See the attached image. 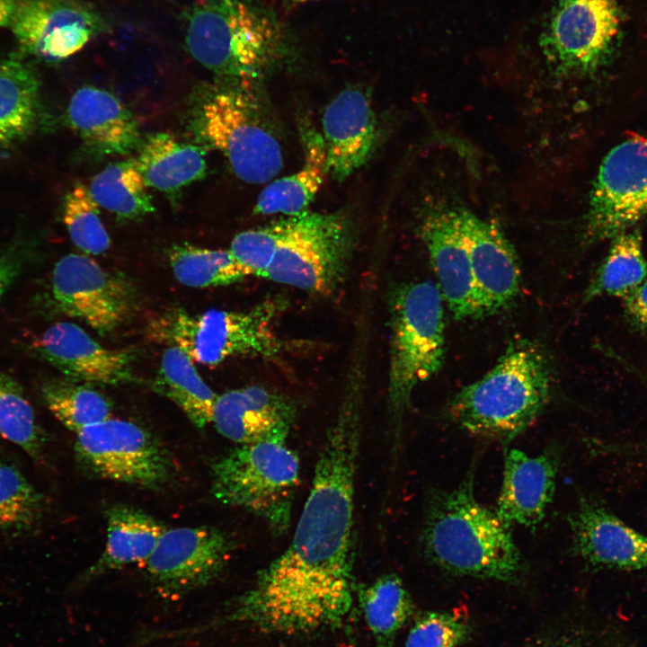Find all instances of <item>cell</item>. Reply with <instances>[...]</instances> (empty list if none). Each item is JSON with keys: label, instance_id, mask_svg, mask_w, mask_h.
Instances as JSON below:
<instances>
[{"label": "cell", "instance_id": "1", "mask_svg": "<svg viewBox=\"0 0 647 647\" xmlns=\"http://www.w3.org/2000/svg\"><path fill=\"white\" fill-rule=\"evenodd\" d=\"M363 395L362 385L346 384L290 544L214 618L216 625L241 623L267 634L294 635L344 623L353 603Z\"/></svg>", "mask_w": 647, "mask_h": 647}, {"label": "cell", "instance_id": "2", "mask_svg": "<svg viewBox=\"0 0 647 647\" xmlns=\"http://www.w3.org/2000/svg\"><path fill=\"white\" fill-rule=\"evenodd\" d=\"M474 465L449 491L428 496L421 543L426 557L454 575L519 583L525 561L510 528L474 497Z\"/></svg>", "mask_w": 647, "mask_h": 647}, {"label": "cell", "instance_id": "3", "mask_svg": "<svg viewBox=\"0 0 647 647\" xmlns=\"http://www.w3.org/2000/svg\"><path fill=\"white\" fill-rule=\"evenodd\" d=\"M552 386L545 349L533 340L516 338L487 373L452 397L448 412L469 433L510 442L538 417Z\"/></svg>", "mask_w": 647, "mask_h": 647}, {"label": "cell", "instance_id": "4", "mask_svg": "<svg viewBox=\"0 0 647 647\" xmlns=\"http://www.w3.org/2000/svg\"><path fill=\"white\" fill-rule=\"evenodd\" d=\"M184 18L189 53L224 79L251 81L289 48L276 15L253 0H198Z\"/></svg>", "mask_w": 647, "mask_h": 647}, {"label": "cell", "instance_id": "5", "mask_svg": "<svg viewBox=\"0 0 647 647\" xmlns=\"http://www.w3.org/2000/svg\"><path fill=\"white\" fill-rule=\"evenodd\" d=\"M390 352L387 404L394 462L413 390L437 375L446 357L444 301L430 280L395 285L388 296Z\"/></svg>", "mask_w": 647, "mask_h": 647}, {"label": "cell", "instance_id": "6", "mask_svg": "<svg viewBox=\"0 0 647 647\" xmlns=\"http://www.w3.org/2000/svg\"><path fill=\"white\" fill-rule=\"evenodd\" d=\"M287 307L278 296L248 311L211 309L191 314L182 309L165 313L153 324L155 337L184 350L197 363L213 367L238 356L274 359L292 345L273 326Z\"/></svg>", "mask_w": 647, "mask_h": 647}, {"label": "cell", "instance_id": "7", "mask_svg": "<svg viewBox=\"0 0 647 647\" xmlns=\"http://www.w3.org/2000/svg\"><path fill=\"white\" fill-rule=\"evenodd\" d=\"M299 459L286 442L244 444L211 465V491L223 504L247 510L274 535L290 526Z\"/></svg>", "mask_w": 647, "mask_h": 647}, {"label": "cell", "instance_id": "8", "mask_svg": "<svg viewBox=\"0 0 647 647\" xmlns=\"http://www.w3.org/2000/svg\"><path fill=\"white\" fill-rule=\"evenodd\" d=\"M276 224L278 246L263 277L313 293L337 290L354 246L352 226L345 216L306 210Z\"/></svg>", "mask_w": 647, "mask_h": 647}, {"label": "cell", "instance_id": "9", "mask_svg": "<svg viewBox=\"0 0 647 647\" xmlns=\"http://www.w3.org/2000/svg\"><path fill=\"white\" fill-rule=\"evenodd\" d=\"M539 45L554 74L588 75L609 62L621 32L617 0H558Z\"/></svg>", "mask_w": 647, "mask_h": 647}, {"label": "cell", "instance_id": "10", "mask_svg": "<svg viewBox=\"0 0 647 647\" xmlns=\"http://www.w3.org/2000/svg\"><path fill=\"white\" fill-rule=\"evenodd\" d=\"M258 108L244 93L227 90L212 96L199 113L202 137L250 184L270 181L283 165L279 142Z\"/></svg>", "mask_w": 647, "mask_h": 647}, {"label": "cell", "instance_id": "11", "mask_svg": "<svg viewBox=\"0 0 647 647\" xmlns=\"http://www.w3.org/2000/svg\"><path fill=\"white\" fill-rule=\"evenodd\" d=\"M75 456L93 477L145 488L165 484L173 473L166 449L143 427L107 419L76 433Z\"/></svg>", "mask_w": 647, "mask_h": 647}, {"label": "cell", "instance_id": "12", "mask_svg": "<svg viewBox=\"0 0 647 647\" xmlns=\"http://www.w3.org/2000/svg\"><path fill=\"white\" fill-rule=\"evenodd\" d=\"M647 216V131L614 146L600 164L583 220L594 244L631 229Z\"/></svg>", "mask_w": 647, "mask_h": 647}, {"label": "cell", "instance_id": "13", "mask_svg": "<svg viewBox=\"0 0 647 647\" xmlns=\"http://www.w3.org/2000/svg\"><path fill=\"white\" fill-rule=\"evenodd\" d=\"M235 545L208 526L165 529L146 562L147 575L164 598H180L207 586L223 571Z\"/></svg>", "mask_w": 647, "mask_h": 647}, {"label": "cell", "instance_id": "14", "mask_svg": "<svg viewBox=\"0 0 647 647\" xmlns=\"http://www.w3.org/2000/svg\"><path fill=\"white\" fill-rule=\"evenodd\" d=\"M10 28L23 52L54 63L81 50L109 24L81 0H17Z\"/></svg>", "mask_w": 647, "mask_h": 647}, {"label": "cell", "instance_id": "15", "mask_svg": "<svg viewBox=\"0 0 647 647\" xmlns=\"http://www.w3.org/2000/svg\"><path fill=\"white\" fill-rule=\"evenodd\" d=\"M52 293L58 306L101 334L120 326L134 303L131 286L84 254H67L55 265Z\"/></svg>", "mask_w": 647, "mask_h": 647}, {"label": "cell", "instance_id": "16", "mask_svg": "<svg viewBox=\"0 0 647 647\" xmlns=\"http://www.w3.org/2000/svg\"><path fill=\"white\" fill-rule=\"evenodd\" d=\"M420 235L437 287L453 317L460 321L483 318L456 208L439 206L428 210L421 221Z\"/></svg>", "mask_w": 647, "mask_h": 647}, {"label": "cell", "instance_id": "17", "mask_svg": "<svg viewBox=\"0 0 647 647\" xmlns=\"http://www.w3.org/2000/svg\"><path fill=\"white\" fill-rule=\"evenodd\" d=\"M483 317L510 306L521 284L515 249L497 224L456 208Z\"/></svg>", "mask_w": 647, "mask_h": 647}, {"label": "cell", "instance_id": "18", "mask_svg": "<svg viewBox=\"0 0 647 647\" xmlns=\"http://www.w3.org/2000/svg\"><path fill=\"white\" fill-rule=\"evenodd\" d=\"M567 520L572 552L589 569H647V536L626 525L596 499L581 495Z\"/></svg>", "mask_w": 647, "mask_h": 647}, {"label": "cell", "instance_id": "19", "mask_svg": "<svg viewBox=\"0 0 647 647\" xmlns=\"http://www.w3.org/2000/svg\"><path fill=\"white\" fill-rule=\"evenodd\" d=\"M296 415L290 397L249 386L217 395L211 422L221 435L239 445L286 442Z\"/></svg>", "mask_w": 647, "mask_h": 647}, {"label": "cell", "instance_id": "20", "mask_svg": "<svg viewBox=\"0 0 647 647\" xmlns=\"http://www.w3.org/2000/svg\"><path fill=\"white\" fill-rule=\"evenodd\" d=\"M560 458V450L554 446L536 456L517 448L505 453L495 512L506 527L534 528L543 521L554 497Z\"/></svg>", "mask_w": 647, "mask_h": 647}, {"label": "cell", "instance_id": "21", "mask_svg": "<svg viewBox=\"0 0 647 647\" xmlns=\"http://www.w3.org/2000/svg\"><path fill=\"white\" fill-rule=\"evenodd\" d=\"M322 125L328 173L341 182L366 164L377 143V121L366 93L358 87L340 92L326 106Z\"/></svg>", "mask_w": 647, "mask_h": 647}, {"label": "cell", "instance_id": "22", "mask_svg": "<svg viewBox=\"0 0 647 647\" xmlns=\"http://www.w3.org/2000/svg\"><path fill=\"white\" fill-rule=\"evenodd\" d=\"M40 355L67 378L99 385H118L133 377V356L103 347L83 328L58 322L40 338Z\"/></svg>", "mask_w": 647, "mask_h": 647}, {"label": "cell", "instance_id": "23", "mask_svg": "<svg viewBox=\"0 0 647 647\" xmlns=\"http://www.w3.org/2000/svg\"><path fill=\"white\" fill-rule=\"evenodd\" d=\"M66 119L84 143L102 155H129L141 141L131 111L104 89L79 88L69 102Z\"/></svg>", "mask_w": 647, "mask_h": 647}, {"label": "cell", "instance_id": "24", "mask_svg": "<svg viewBox=\"0 0 647 647\" xmlns=\"http://www.w3.org/2000/svg\"><path fill=\"white\" fill-rule=\"evenodd\" d=\"M106 518L104 549L84 575V582L129 564L146 563L166 529L148 513L126 504L110 507Z\"/></svg>", "mask_w": 647, "mask_h": 647}, {"label": "cell", "instance_id": "25", "mask_svg": "<svg viewBox=\"0 0 647 647\" xmlns=\"http://www.w3.org/2000/svg\"><path fill=\"white\" fill-rule=\"evenodd\" d=\"M36 70L18 58H0V151L22 142L41 116Z\"/></svg>", "mask_w": 647, "mask_h": 647}, {"label": "cell", "instance_id": "26", "mask_svg": "<svg viewBox=\"0 0 647 647\" xmlns=\"http://www.w3.org/2000/svg\"><path fill=\"white\" fill-rule=\"evenodd\" d=\"M136 161L146 186L167 193L202 179L207 171L200 147L163 132L145 139Z\"/></svg>", "mask_w": 647, "mask_h": 647}, {"label": "cell", "instance_id": "27", "mask_svg": "<svg viewBox=\"0 0 647 647\" xmlns=\"http://www.w3.org/2000/svg\"><path fill=\"white\" fill-rule=\"evenodd\" d=\"M304 146L305 160L302 167L293 174L269 183L258 196L255 214L280 213L293 217L306 211L328 171L322 135L314 129L306 130Z\"/></svg>", "mask_w": 647, "mask_h": 647}, {"label": "cell", "instance_id": "28", "mask_svg": "<svg viewBox=\"0 0 647 647\" xmlns=\"http://www.w3.org/2000/svg\"><path fill=\"white\" fill-rule=\"evenodd\" d=\"M153 387L175 403L196 427L211 423L217 395L181 348L173 345L164 351Z\"/></svg>", "mask_w": 647, "mask_h": 647}, {"label": "cell", "instance_id": "29", "mask_svg": "<svg viewBox=\"0 0 647 647\" xmlns=\"http://www.w3.org/2000/svg\"><path fill=\"white\" fill-rule=\"evenodd\" d=\"M358 600L376 647H394L414 609L402 579L394 573L381 575L359 588Z\"/></svg>", "mask_w": 647, "mask_h": 647}, {"label": "cell", "instance_id": "30", "mask_svg": "<svg viewBox=\"0 0 647 647\" xmlns=\"http://www.w3.org/2000/svg\"><path fill=\"white\" fill-rule=\"evenodd\" d=\"M611 240L608 253L584 293V301L604 295L623 298L647 278L639 230L624 231Z\"/></svg>", "mask_w": 647, "mask_h": 647}, {"label": "cell", "instance_id": "31", "mask_svg": "<svg viewBox=\"0 0 647 647\" xmlns=\"http://www.w3.org/2000/svg\"><path fill=\"white\" fill-rule=\"evenodd\" d=\"M136 159L112 163L96 174L89 191L96 203L122 219H137L155 210Z\"/></svg>", "mask_w": 647, "mask_h": 647}, {"label": "cell", "instance_id": "32", "mask_svg": "<svg viewBox=\"0 0 647 647\" xmlns=\"http://www.w3.org/2000/svg\"><path fill=\"white\" fill-rule=\"evenodd\" d=\"M168 260L177 281L191 288L229 285L251 275L226 250L173 244L168 250Z\"/></svg>", "mask_w": 647, "mask_h": 647}, {"label": "cell", "instance_id": "33", "mask_svg": "<svg viewBox=\"0 0 647 647\" xmlns=\"http://www.w3.org/2000/svg\"><path fill=\"white\" fill-rule=\"evenodd\" d=\"M43 398L52 414L68 430L77 433L110 418L111 401L101 392L72 379L48 382Z\"/></svg>", "mask_w": 647, "mask_h": 647}, {"label": "cell", "instance_id": "34", "mask_svg": "<svg viewBox=\"0 0 647 647\" xmlns=\"http://www.w3.org/2000/svg\"><path fill=\"white\" fill-rule=\"evenodd\" d=\"M0 435L40 460L45 436L20 385L0 372Z\"/></svg>", "mask_w": 647, "mask_h": 647}, {"label": "cell", "instance_id": "35", "mask_svg": "<svg viewBox=\"0 0 647 647\" xmlns=\"http://www.w3.org/2000/svg\"><path fill=\"white\" fill-rule=\"evenodd\" d=\"M518 647H635L610 618H578L544 631Z\"/></svg>", "mask_w": 647, "mask_h": 647}, {"label": "cell", "instance_id": "36", "mask_svg": "<svg viewBox=\"0 0 647 647\" xmlns=\"http://www.w3.org/2000/svg\"><path fill=\"white\" fill-rule=\"evenodd\" d=\"M42 495L14 465L0 462V531L23 532L42 518Z\"/></svg>", "mask_w": 647, "mask_h": 647}, {"label": "cell", "instance_id": "37", "mask_svg": "<svg viewBox=\"0 0 647 647\" xmlns=\"http://www.w3.org/2000/svg\"><path fill=\"white\" fill-rule=\"evenodd\" d=\"M63 219L71 240L82 251L98 255L109 249L111 239L101 220L99 205L83 183L66 195Z\"/></svg>", "mask_w": 647, "mask_h": 647}, {"label": "cell", "instance_id": "38", "mask_svg": "<svg viewBox=\"0 0 647 647\" xmlns=\"http://www.w3.org/2000/svg\"><path fill=\"white\" fill-rule=\"evenodd\" d=\"M471 632L468 618L459 611H428L414 621L405 647H458L470 637Z\"/></svg>", "mask_w": 647, "mask_h": 647}, {"label": "cell", "instance_id": "39", "mask_svg": "<svg viewBox=\"0 0 647 647\" xmlns=\"http://www.w3.org/2000/svg\"><path fill=\"white\" fill-rule=\"evenodd\" d=\"M279 231L276 222L258 229L237 234L230 252L251 274L264 276L278 246Z\"/></svg>", "mask_w": 647, "mask_h": 647}, {"label": "cell", "instance_id": "40", "mask_svg": "<svg viewBox=\"0 0 647 647\" xmlns=\"http://www.w3.org/2000/svg\"><path fill=\"white\" fill-rule=\"evenodd\" d=\"M622 299L627 323L647 335V279Z\"/></svg>", "mask_w": 647, "mask_h": 647}, {"label": "cell", "instance_id": "41", "mask_svg": "<svg viewBox=\"0 0 647 647\" xmlns=\"http://www.w3.org/2000/svg\"><path fill=\"white\" fill-rule=\"evenodd\" d=\"M21 262L13 253H0V300L20 273Z\"/></svg>", "mask_w": 647, "mask_h": 647}, {"label": "cell", "instance_id": "42", "mask_svg": "<svg viewBox=\"0 0 647 647\" xmlns=\"http://www.w3.org/2000/svg\"><path fill=\"white\" fill-rule=\"evenodd\" d=\"M17 7V0H0V26L12 23Z\"/></svg>", "mask_w": 647, "mask_h": 647}, {"label": "cell", "instance_id": "43", "mask_svg": "<svg viewBox=\"0 0 647 647\" xmlns=\"http://www.w3.org/2000/svg\"><path fill=\"white\" fill-rule=\"evenodd\" d=\"M285 1L289 2V3H293V4H299V3H304V2H306V1H310V0H285Z\"/></svg>", "mask_w": 647, "mask_h": 647}]
</instances>
